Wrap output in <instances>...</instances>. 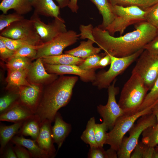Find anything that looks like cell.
<instances>
[{"label": "cell", "instance_id": "1", "mask_svg": "<svg viewBox=\"0 0 158 158\" xmlns=\"http://www.w3.org/2000/svg\"><path fill=\"white\" fill-rule=\"evenodd\" d=\"M136 25L135 30L118 37L95 27L93 31L95 43L106 54L117 57L130 55L144 49L158 34V29L146 21Z\"/></svg>", "mask_w": 158, "mask_h": 158}, {"label": "cell", "instance_id": "2", "mask_svg": "<svg viewBox=\"0 0 158 158\" xmlns=\"http://www.w3.org/2000/svg\"><path fill=\"white\" fill-rule=\"evenodd\" d=\"M77 76H62L53 82L42 95L36 113L41 122H54L56 115L70 102L73 88L78 80Z\"/></svg>", "mask_w": 158, "mask_h": 158}, {"label": "cell", "instance_id": "3", "mask_svg": "<svg viewBox=\"0 0 158 158\" xmlns=\"http://www.w3.org/2000/svg\"><path fill=\"white\" fill-rule=\"evenodd\" d=\"M149 90L138 74L132 73L124 85L118 104L126 115H131L140 111Z\"/></svg>", "mask_w": 158, "mask_h": 158}, {"label": "cell", "instance_id": "4", "mask_svg": "<svg viewBox=\"0 0 158 158\" xmlns=\"http://www.w3.org/2000/svg\"><path fill=\"white\" fill-rule=\"evenodd\" d=\"M113 6L115 18L105 29L112 36L116 32L121 35L129 26L145 21V11L138 7Z\"/></svg>", "mask_w": 158, "mask_h": 158}, {"label": "cell", "instance_id": "5", "mask_svg": "<svg viewBox=\"0 0 158 158\" xmlns=\"http://www.w3.org/2000/svg\"><path fill=\"white\" fill-rule=\"evenodd\" d=\"M142 49L127 56L117 57L111 55L110 67L107 71L101 70L96 73L95 78L92 83L99 90L108 88L115 79L140 55L144 50Z\"/></svg>", "mask_w": 158, "mask_h": 158}, {"label": "cell", "instance_id": "6", "mask_svg": "<svg viewBox=\"0 0 158 158\" xmlns=\"http://www.w3.org/2000/svg\"><path fill=\"white\" fill-rule=\"evenodd\" d=\"M153 105L140 110L131 115L123 114L116 120L110 131L107 133V138L105 144L117 152L121 145L125 134L132 128L138 118L145 115L152 113Z\"/></svg>", "mask_w": 158, "mask_h": 158}, {"label": "cell", "instance_id": "7", "mask_svg": "<svg viewBox=\"0 0 158 158\" xmlns=\"http://www.w3.org/2000/svg\"><path fill=\"white\" fill-rule=\"evenodd\" d=\"M157 124L156 117L152 113L142 116L138 118L136 123L129 130V136L124 137L117 152L118 158H130L143 131L149 127L156 126Z\"/></svg>", "mask_w": 158, "mask_h": 158}, {"label": "cell", "instance_id": "8", "mask_svg": "<svg viewBox=\"0 0 158 158\" xmlns=\"http://www.w3.org/2000/svg\"><path fill=\"white\" fill-rule=\"evenodd\" d=\"M0 35L29 42L35 46L43 44L31 20L24 18L15 22L1 32Z\"/></svg>", "mask_w": 158, "mask_h": 158}, {"label": "cell", "instance_id": "9", "mask_svg": "<svg viewBox=\"0 0 158 158\" xmlns=\"http://www.w3.org/2000/svg\"><path fill=\"white\" fill-rule=\"evenodd\" d=\"M132 73L139 75L150 90L158 77V54H152L144 50Z\"/></svg>", "mask_w": 158, "mask_h": 158}, {"label": "cell", "instance_id": "10", "mask_svg": "<svg viewBox=\"0 0 158 158\" xmlns=\"http://www.w3.org/2000/svg\"><path fill=\"white\" fill-rule=\"evenodd\" d=\"M80 37V34L73 30L61 33L50 41L41 45L37 49L35 59L62 54L65 48L77 42Z\"/></svg>", "mask_w": 158, "mask_h": 158}, {"label": "cell", "instance_id": "11", "mask_svg": "<svg viewBox=\"0 0 158 158\" xmlns=\"http://www.w3.org/2000/svg\"><path fill=\"white\" fill-rule=\"evenodd\" d=\"M116 82L115 79L108 88V99L107 104H99L97 107L98 112L103 118V122L110 130L113 128L117 119L124 114L116 101V96L118 93L119 88L115 86Z\"/></svg>", "mask_w": 158, "mask_h": 158}, {"label": "cell", "instance_id": "12", "mask_svg": "<svg viewBox=\"0 0 158 158\" xmlns=\"http://www.w3.org/2000/svg\"><path fill=\"white\" fill-rule=\"evenodd\" d=\"M30 19L43 44L50 41L60 34L67 30L64 20L60 16L46 24L42 21L39 15L34 12Z\"/></svg>", "mask_w": 158, "mask_h": 158}, {"label": "cell", "instance_id": "13", "mask_svg": "<svg viewBox=\"0 0 158 158\" xmlns=\"http://www.w3.org/2000/svg\"><path fill=\"white\" fill-rule=\"evenodd\" d=\"M46 71L49 73L57 75L72 74L79 76L85 82H91L95 80L96 69L84 70L77 65H54L44 64Z\"/></svg>", "mask_w": 158, "mask_h": 158}, {"label": "cell", "instance_id": "14", "mask_svg": "<svg viewBox=\"0 0 158 158\" xmlns=\"http://www.w3.org/2000/svg\"><path fill=\"white\" fill-rule=\"evenodd\" d=\"M19 93L20 103L35 114L42 97L39 85L32 83L23 87Z\"/></svg>", "mask_w": 158, "mask_h": 158}, {"label": "cell", "instance_id": "15", "mask_svg": "<svg viewBox=\"0 0 158 158\" xmlns=\"http://www.w3.org/2000/svg\"><path fill=\"white\" fill-rule=\"evenodd\" d=\"M36 59L31 63L28 68L27 77L32 83H52L58 78V75L47 72L41 58Z\"/></svg>", "mask_w": 158, "mask_h": 158}, {"label": "cell", "instance_id": "16", "mask_svg": "<svg viewBox=\"0 0 158 158\" xmlns=\"http://www.w3.org/2000/svg\"><path fill=\"white\" fill-rule=\"evenodd\" d=\"M51 122L47 120L41 123L40 132L36 140L39 147L45 152L49 158H54L56 155L52 131Z\"/></svg>", "mask_w": 158, "mask_h": 158}, {"label": "cell", "instance_id": "17", "mask_svg": "<svg viewBox=\"0 0 158 158\" xmlns=\"http://www.w3.org/2000/svg\"><path fill=\"white\" fill-rule=\"evenodd\" d=\"M54 122V124L52 128V136L59 150L71 132L72 128L71 124L64 121L58 112L56 115Z\"/></svg>", "mask_w": 158, "mask_h": 158}, {"label": "cell", "instance_id": "18", "mask_svg": "<svg viewBox=\"0 0 158 158\" xmlns=\"http://www.w3.org/2000/svg\"><path fill=\"white\" fill-rule=\"evenodd\" d=\"M34 12L39 15L57 18L60 16V7L53 0H31Z\"/></svg>", "mask_w": 158, "mask_h": 158}, {"label": "cell", "instance_id": "19", "mask_svg": "<svg viewBox=\"0 0 158 158\" xmlns=\"http://www.w3.org/2000/svg\"><path fill=\"white\" fill-rule=\"evenodd\" d=\"M34 114L20 103L0 114V121L14 123L24 122Z\"/></svg>", "mask_w": 158, "mask_h": 158}, {"label": "cell", "instance_id": "20", "mask_svg": "<svg viewBox=\"0 0 158 158\" xmlns=\"http://www.w3.org/2000/svg\"><path fill=\"white\" fill-rule=\"evenodd\" d=\"M32 9L31 0H2L0 4V10L5 14L12 9L15 12L23 15Z\"/></svg>", "mask_w": 158, "mask_h": 158}, {"label": "cell", "instance_id": "21", "mask_svg": "<svg viewBox=\"0 0 158 158\" xmlns=\"http://www.w3.org/2000/svg\"><path fill=\"white\" fill-rule=\"evenodd\" d=\"M96 6L102 18V23L98 27L105 30L115 18L113 6L108 0H89Z\"/></svg>", "mask_w": 158, "mask_h": 158}, {"label": "cell", "instance_id": "22", "mask_svg": "<svg viewBox=\"0 0 158 158\" xmlns=\"http://www.w3.org/2000/svg\"><path fill=\"white\" fill-rule=\"evenodd\" d=\"M94 41L89 39L81 41L78 46L65 51V53L85 60L91 56L99 54L102 50L99 47H94Z\"/></svg>", "mask_w": 158, "mask_h": 158}, {"label": "cell", "instance_id": "23", "mask_svg": "<svg viewBox=\"0 0 158 158\" xmlns=\"http://www.w3.org/2000/svg\"><path fill=\"white\" fill-rule=\"evenodd\" d=\"M15 145L23 146L27 148L32 158H49L47 153L38 145L35 140L26 139L23 135L14 136L11 141Z\"/></svg>", "mask_w": 158, "mask_h": 158}, {"label": "cell", "instance_id": "24", "mask_svg": "<svg viewBox=\"0 0 158 158\" xmlns=\"http://www.w3.org/2000/svg\"><path fill=\"white\" fill-rule=\"evenodd\" d=\"M41 123L40 117L34 114L23 122L18 133L20 135L30 136L36 140L40 132Z\"/></svg>", "mask_w": 158, "mask_h": 158}, {"label": "cell", "instance_id": "25", "mask_svg": "<svg viewBox=\"0 0 158 158\" xmlns=\"http://www.w3.org/2000/svg\"><path fill=\"white\" fill-rule=\"evenodd\" d=\"M41 59L44 64L54 65H78L84 60L65 53L58 55L46 56Z\"/></svg>", "mask_w": 158, "mask_h": 158}, {"label": "cell", "instance_id": "26", "mask_svg": "<svg viewBox=\"0 0 158 158\" xmlns=\"http://www.w3.org/2000/svg\"><path fill=\"white\" fill-rule=\"evenodd\" d=\"M23 122L14 123L10 126L1 124L0 126V154L6 145L16 134L18 133Z\"/></svg>", "mask_w": 158, "mask_h": 158}, {"label": "cell", "instance_id": "27", "mask_svg": "<svg viewBox=\"0 0 158 158\" xmlns=\"http://www.w3.org/2000/svg\"><path fill=\"white\" fill-rule=\"evenodd\" d=\"M28 68L24 70L10 71L6 79L8 85L14 87L25 86L30 85L26 80Z\"/></svg>", "mask_w": 158, "mask_h": 158}, {"label": "cell", "instance_id": "28", "mask_svg": "<svg viewBox=\"0 0 158 158\" xmlns=\"http://www.w3.org/2000/svg\"><path fill=\"white\" fill-rule=\"evenodd\" d=\"M112 5L124 7L137 6L145 11L158 2V0H108Z\"/></svg>", "mask_w": 158, "mask_h": 158}, {"label": "cell", "instance_id": "29", "mask_svg": "<svg viewBox=\"0 0 158 158\" xmlns=\"http://www.w3.org/2000/svg\"><path fill=\"white\" fill-rule=\"evenodd\" d=\"M130 158H158V155L155 147H149L142 142H138L132 152Z\"/></svg>", "mask_w": 158, "mask_h": 158}, {"label": "cell", "instance_id": "30", "mask_svg": "<svg viewBox=\"0 0 158 158\" xmlns=\"http://www.w3.org/2000/svg\"><path fill=\"white\" fill-rule=\"evenodd\" d=\"M95 119L92 117L88 121L86 128L81 135L80 138L86 144H88L90 147H98L96 141L95 127Z\"/></svg>", "mask_w": 158, "mask_h": 158}, {"label": "cell", "instance_id": "31", "mask_svg": "<svg viewBox=\"0 0 158 158\" xmlns=\"http://www.w3.org/2000/svg\"><path fill=\"white\" fill-rule=\"evenodd\" d=\"M141 142L149 147H155L158 145V127H149L142 134Z\"/></svg>", "mask_w": 158, "mask_h": 158}, {"label": "cell", "instance_id": "32", "mask_svg": "<svg viewBox=\"0 0 158 158\" xmlns=\"http://www.w3.org/2000/svg\"><path fill=\"white\" fill-rule=\"evenodd\" d=\"M19 93L6 94L0 98V114L4 113L20 103Z\"/></svg>", "mask_w": 158, "mask_h": 158}, {"label": "cell", "instance_id": "33", "mask_svg": "<svg viewBox=\"0 0 158 158\" xmlns=\"http://www.w3.org/2000/svg\"><path fill=\"white\" fill-rule=\"evenodd\" d=\"M88 158H117V152L110 148L105 150L103 147H90L87 155Z\"/></svg>", "mask_w": 158, "mask_h": 158}, {"label": "cell", "instance_id": "34", "mask_svg": "<svg viewBox=\"0 0 158 158\" xmlns=\"http://www.w3.org/2000/svg\"><path fill=\"white\" fill-rule=\"evenodd\" d=\"M30 59L25 57H13L8 60L6 66L10 71L26 69L31 64Z\"/></svg>", "mask_w": 158, "mask_h": 158}, {"label": "cell", "instance_id": "35", "mask_svg": "<svg viewBox=\"0 0 158 158\" xmlns=\"http://www.w3.org/2000/svg\"><path fill=\"white\" fill-rule=\"evenodd\" d=\"M158 102V77L147 93L140 108L142 110L155 105Z\"/></svg>", "mask_w": 158, "mask_h": 158}, {"label": "cell", "instance_id": "36", "mask_svg": "<svg viewBox=\"0 0 158 158\" xmlns=\"http://www.w3.org/2000/svg\"><path fill=\"white\" fill-rule=\"evenodd\" d=\"M41 45H25L15 51L13 57H20L30 59H35L37 54V49Z\"/></svg>", "mask_w": 158, "mask_h": 158}, {"label": "cell", "instance_id": "37", "mask_svg": "<svg viewBox=\"0 0 158 158\" xmlns=\"http://www.w3.org/2000/svg\"><path fill=\"white\" fill-rule=\"evenodd\" d=\"M108 128L103 122L101 123H96L95 127V135L96 142L99 147H103L105 144L107 138V131Z\"/></svg>", "mask_w": 158, "mask_h": 158}, {"label": "cell", "instance_id": "38", "mask_svg": "<svg viewBox=\"0 0 158 158\" xmlns=\"http://www.w3.org/2000/svg\"><path fill=\"white\" fill-rule=\"evenodd\" d=\"M106 54L104 53L91 56L85 59L78 66L81 69L84 70L96 69L97 66L99 61Z\"/></svg>", "mask_w": 158, "mask_h": 158}, {"label": "cell", "instance_id": "39", "mask_svg": "<svg viewBox=\"0 0 158 158\" xmlns=\"http://www.w3.org/2000/svg\"><path fill=\"white\" fill-rule=\"evenodd\" d=\"M24 18L23 15L16 12L0 15V31L1 32L12 23Z\"/></svg>", "mask_w": 158, "mask_h": 158}, {"label": "cell", "instance_id": "40", "mask_svg": "<svg viewBox=\"0 0 158 158\" xmlns=\"http://www.w3.org/2000/svg\"><path fill=\"white\" fill-rule=\"evenodd\" d=\"M145 21L158 30V2L145 11Z\"/></svg>", "mask_w": 158, "mask_h": 158}, {"label": "cell", "instance_id": "41", "mask_svg": "<svg viewBox=\"0 0 158 158\" xmlns=\"http://www.w3.org/2000/svg\"><path fill=\"white\" fill-rule=\"evenodd\" d=\"M0 39L3 41L8 48L14 51H16L25 45H35L32 43L26 40L20 39H12L0 35Z\"/></svg>", "mask_w": 158, "mask_h": 158}, {"label": "cell", "instance_id": "42", "mask_svg": "<svg viewBox=\"0 0 158 158\" xmlns=\"http://www.w3.org/2000/svg\"><path fill=\"white\" fill-rule=\"evenodd\" d=\"M94 28L91 24L86 25H80L79 27L80 31V39L83 40L87 39L92 40L95 42L93 35Z\"/></svg>", "mask_w": 158, "mask_h": 158}, {"label": "cell", "instance_id": "43", "mask_svg": "<svg viewBox=\"0 0 158 158\" xmlns=\"http://www.w3.org/2000/svg\"><path fill=\"white\" fill-rule=\"evenodd\" d=\"M15 51L8 48L0 39V56L1 59L8 60L13 57Z\"/></svg>", "mask_w": 158, "mask_h": 158}, {"label": "cell", "instance_id": "44", "mask_svg": "<svg viewBox=\"0 0 158 158\" xmlns=\"http://www.w3.org/2000/svg\"><path fill=\"white\" fill-rule=\"evenodd\" d=\"M144 49L150 54H158V34L144 47Z\"/></svg>", "mask_w": 158, "mask_h": 158}, {"label": "cell", "instance_id": "45", "mask_svg": "<svg viewBox=\"0 0 158 158\" xmlns=\"http://www.w3.org/2000/svg\"><path fill=\"white\" fill-rule=\"evenodd\" d=\"M13 147L15 152L18 158H32L30 152L23 146L15 145V146Z\"/></svg>", "mask_w": 158, "mask_h": 158}, {"label": "cell", "instance_id": "46", "mask_svg": "<svg viewBox=\"0 0 158 158\" xmlns=\"http://www.w3.org/2000/svg\"><path fill=\"white\" fill-rule=\"evenodd\" d=\"M9 143L5 147L1 157L4 158H17L14 150V147L11 143Z\"/></svg>", "mask_w": 158, "mask_h": 158}, {"label": "cell", "instance_id": "47", "mask_svg": "<svg viewBox=\"0 0 158 158\" xmlns=\"http://www.w3.org/2000/svg\"><path fill=\"white\" fill-rule=\"evenodd\" d=\"M111 63V58L110 55L106 54L99 61L97 66V68H104L110 64Z\"/></svg>", "mask_w": 158, "mask_h": 158}, {"label": "cell", "instance_id": "48", "mask_svg": "<svg viewBox=\"0 0 158 158\" xmlns=\"http://www.w3.org/2000/svg\"><path fill=\"white\" fill-rule=\"evenodd\" d=\"M78 0H70L68 6L71 11L73 13H77L79 8L78 5Z\"/></svg>", "mask_w": 158, "mask_h": 158}, {"label": "cell", "instance_id": "49", "mask_svg": "<svg viewBox=\"0 0 158 158\" xmlns=\"http://www.w3.org/2000/svg\"><path fill=\"white\" fill-rule=\"evenodd\" d=\"M60 8H63L68 6L70 0H55Z\"/></svg>", "mask_w": 158, "mask_h": 158}, {"label": "cell", "instance_id": "50", "mask_svg": "<svg viewBox=\"0 0 158 158\" xmlns=\"http://www.w3.org/2000/svg\"><path fill=\"white\" fill-rule=\"evenodd\" d=\"M152 112L155 116L157 121L156 126L158 127V102L153 106L152 109Z\"/></svg>", "mask_w": 158, "mask_h": 158}, {"label": "cell", "instance_id": "51", "mask_svg": "<svg viewBox=\"0 0 158 158\" xmlns=\"http://www.w3.org/2000/svg\"><path fill=\"white\" fill-rule=\"evenodd\" d=\"M155 149L156 152L158 155V145L155 147Z\"/></svg>", "mask_w": 158, "mask_h": 158}, {"label": "cell", "instance_id": "52", "mask_svg": "<svg viewBox=\"0 0 158 158\" xmlns=\"http://www.w3.org/2000/svg\"><path fill=\"white\" fill-rule=\"evenodd\" d=\"M157 33H158V31H157Z\"/></svg>", "mask_w": 158, "mask_h": 158}, {"label": "cell", "instance_id": "53", "mask_svg": "<svg viewBox=\"0 0 158 158\" xmlns=\"http://www.w3.org/2000/svg\"><path fill=\"white\" fill-rule=\"evenodd\" d=\"M1 0V1H2V0Z\"/></svg>", "mask_w": 158, "mask_h": 158}]
</instances>
